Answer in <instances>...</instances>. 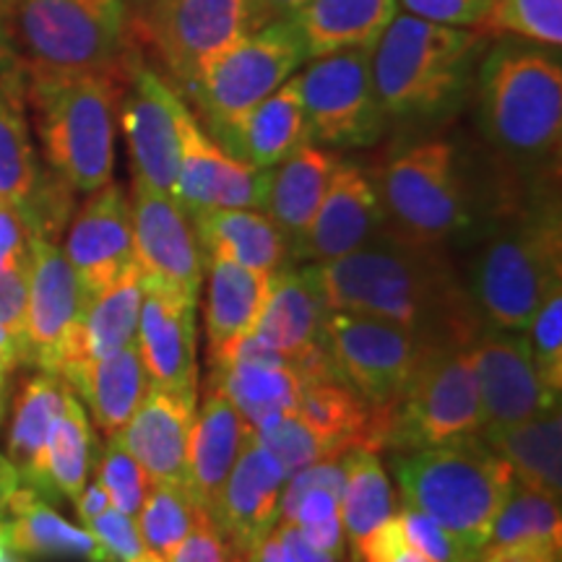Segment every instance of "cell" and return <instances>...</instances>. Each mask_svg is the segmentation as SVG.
<instances>
[{
  "label": "cell",
  "instance_id": "cell-28",
  "mask_svg": "<svg viewBox=\"0 0 562 562\" xmlns=\"http://www.w3.org/2000/svg\"><path fill=\"white\" fill-rule=\"evenodd\" d=\"M250 432L252 427L240 417L227 393L214 383L203 385L201 404L195 406L191 435H188L186 484L193 501L206 513L220 495L237 456L243 453Z\"/></svg>",
  "mask_w": 562,
  "mask_h": 562
},
{
  "label": "cell",
  "instance_id": "cell-59",
  "mask_svg": "<svg viewBox=\"0 0 562 562\" xmlns=\"http://www.w3.org/2000/svg\"><path fill=\"white\" fill-rule=\"evenodd\" d=\"M385 562H432V560H427L425 554H419V552L414 550V547L409 544V547H404V550H398L396 554H393V558H389Z\"/></svg>",
  "mask_w": 562,
  "mask_h": 562
},
{
  "label": "cell",
  "instance_id": "cell-13",
  "mask_svg": "<svg viewBox=\"0 0 562 562\" xmlns=\"http://www.w3.org/2000/svg\"><path fill=\"white\" fill-rule=\"evenodd\" d=\"M146 24L161 66L188 94L201 68L250 32L248 0H151Z\"/></svg>",
  "mask_w": 562,
  "mask_h": 562
},
{
  "label": "cell",
  "instance_id": "cell-30",
  "mask_svg": "<svg viewBox=\"0 0 562 562\" xmlns=\"http://www.w3.org/2000/svg\"><path fill=\"white\" fill-rule=\"evenodd\" d=\"M328 307L307 266L273 273L271 297L250 336L286 362L300 360L323 339Z\"/></svg>",
  "mask_w": 562,
  "mask_h": 562
},
{
  "label": "cell",
  "instance_id": "cell-43",
  "mask_svg": "<svg viewBox=\"0 0 562 562\" xmlns=\"http://www.w3.org/2000/svg\"><path fill=\"white\" fill-rule=\"evenodd\" d=\"M256 438L266 451L279 461V467L284 469L286 480H290L292 474H297L300 469L311 467L315 461L344 456L336 451L331 442L323 440L318 432H313L311 427L297 417V414H284V417L271 419L269 425H263L261 430H256Z\"/></svg>",
  "mask_w": 562,
  "mask_h": 562
},
{
  "label": "cell",
  "instance_id": "cell-45",
  "mask_svg": "<svg viewBox=\"0 0 562 562\" xmlns=\"http://www.w3.org/2000/svg\"><path fill=\"white\" fill-rule=\"evenodd\" d=\"M526 347L547 389H562V290H554L542 302L529 326L524 328Z\"/></svg>",
  "mask_w": 562,
  "mask_h": 562
},
{
  "label": "cell",
  "instance_id": "cell-37",
  "mask_svg": "<svg viewBox=\"0 0 562 562\" xmlns=\"http://www.w3.org/2000/svg\"><path fill=\"white\" fill-rule=\"evenodd\" d=\"M42 175L24 115L21 79L13 63L0 66V201L26 206Z\"/></svg>",
  "mask_w": 562,
  "mask_h": 562
},
{
  "label": "cell",
  "instance_id": "cell-27",
  "mask_svg": "<svg viewBox=\"0 0 562 562\" xmlns=\"http://www.w3.org/2000/svg\"><path fill=\"white\" fill-rule=\"evenodd\" d=\"M211 138L232 157L248 161L258 170H271L302 146L313 144L297 74Z\"/></svg>",
  "mask_w": 562,
  "mask_h": 562
},
{
  "label": "cell",
  "instance_id": "cell-15",
  "mask_svg": "<svg viewBox=\"0 0 562 562\" xmlns=\"http://www.w3.org/2000/svg\"><path fill=\"white\" fill-rule=\"evenodd\" d=\"M128 201L133 256L140 279L199 297L206 261L191 214L170 193H161L140 180H133Z\"/></svg>",
  "mask_w": 562,
  "mask_h": 562
},
{
  "label": "cell",
  "instance_id": "cell-29",
  "mask_svg": "<svg viewBox=\"0 0 562 562\" xmlns=\"http://www.w3.org/2000/svg\"><path fill=\"white\" fill-rule=\"evenodd\" d=\"M68 391L58 375L40 370V375L26 378L13 396L5 459L19 472L21 484L37 490L45 501L58 497L47 480V442L58 425Z\"/></svg>",
  "mask_w": 562,
  "mask_h": 562
},
{
  "label": "cell",
  "instance_id": "cell-31",
  "mask_svg": "<svg viewBox=\"0 0 562 562\" xmlns=\"http://www.w3.org/2000/svg\"><path fill=\"white\" fill-rule=\"evenodd\" d=\"M203 261H229L277 273L290 266V243L261 209H214L193 214Z\"/></svg>",
  "mask_w": 562,
  "mask_h": 562
},
{
  "label": "cell",
  "instance_id": "cell-1",
  "mask_svg": "<svg viewBox=\"0 0 562 562\" xmlns=\"http://www.w3.org/2000/svg\"><path fill=\"white\" fill-rule=\"evenodd\" d=\"M328 311L398 323L425 347H469L484 328L467 281L442 248L406 245L381 235L368 248L328 263H307Z\"/></svg>",
  "mask_w": 562,
  "mask_h": 562
},
{
  "label": "cell",
  "instance_id": "cell-54",
  "mask_svg": "<svg viewBox=\"0 0 562 562\" xmlns=\"http://www.w3.org/2000/svg\"><path fill=\"white\" fill-rule=\"evenodd\" d=\"M74 503H76V510H79V518L83 521V526H87L89 521H94V518L100 516V513L112 508L108 490H104L97 480L91 482V484L87 482V487L81 490V495L76 497Z\"/></svg>",
  "mask_w": 562,
  "mask_h": 562
},
{
  "label": "cell",
  "instance_id": "cell-5",
  "mask_svg": "<svg viewBox=\"0 0 562 562\" xmlns=\"http://www.w3.org/2000/svg\"><path fill=\"white\" fill-rule=\"evenodd\" d=\"M484 326L521 334L554 290H562V227L558 193L531 203L490 232L467 279Z\"/></svg>",
  "mask_w": 562,
  "mask_h": 562
},
{
  "label": "cell",
  "instance_id": "cell-57",
  "mask_svg": "<svg viewBox=\"0 0 562 562\" xmlns=\"http://www.w3.org/2000/svg\"><path fill=\"white\" fill-rule=\"evenodd\" d=\"M16 364H21V355L16 341L11 339V334L0 326V368L13 370Z\"/></svg>",
  "mask_w": 562,
  "mask_h": 562
},
{
  "label": "cell",
  "instance_id": "cell-26",
  "mask_svg": "<svg viewBox=\"0 0 562 562\" xmlns=\"http://www.w3.org/2000/svg\"><path fill=\"white\" fill-rule=\"evenodd\" d=\"M140 302H144V284H140L138 266H133L121 279L112 281L108 290L87 300L79 323L68 336L55 375L70 385L87 364L136 341Z\"/></svg>",
  "mask_w": 562,
  "mask_h": 562
},
{
  "label": "cell",
  "instance_id": "cell-7",
  "mask_svg": "<svg viewBox=\"0 0 562 562\" xmlns=\"http://www.w3.org/2000/svg\"><path fill=\"white\" fill-rule=\"evenodd\" d=\"M128 0H0V45L19 68L100 70L128 81Z\"/></svg>",
  "mask_w": 562,
  "mask_h": 562
},
{
  "label": "cell",
  "instance_id": "cell-25",
  "mask_svg": "<svg viewBox=\"0 0 562 562\" xmlns=\"http://www.w3.org/2000/svg\"><path fill=\"white\" fill-rule=\"evenodd\" d=\"M206 383L220 385L227 393L252 432L261 430L271 419L297 412L302 391V381L292 362L261 347L252 336L232 351L224 368L211 370Z\"/></svg>",
  "mask_w": 562,
  "mask_h": 562
},
{
  "label": "cell",
  "instance_id": "cell-6",
  "mask_svg": "<svg viewBox=\"0 0 562 562\" xmlns=\"http://www.w3.org/2000/svg\"><path fill=\"white\" fill-rule=\"evenodd\" d=\"M391 463L406 508L430 516L480 558L497 513L516 487L510 467L482 435L396 453Z\"/></svg>",
  "mask_w": 562,
  "mask_h": 562
},
{
  "label": "cell",
  "instance_id": "cell-20",
  "mask_svg": "<svg viewBox=\"0 0 562 562\" xmlns=\"http://www.w3.org/2000/svg\"><path fill=\"white\" fill-rule=\"evenodd\" d=\"M136 344L149 383L157 389L199 393V297L172 286L144 281Z\"/></svg>",
  "mask_w": 562,
  "mask_h": 562
},
{
  "label": "cell",
  "instance_id": "cell-18",
  "mask_svg": "<svg viewBox=\"0 0 562 562\" xmlns=\"http://www.w3.org/2000/svg\"><path fill=\"white\" fill-rule=\"evenodd\" d=\"M87 294L58 243L32 240L26 271L24 362L55 375L74 326L81 318Z\"/></svg>",
  "mask_w": 562,
  "mask_h": 562
},
{
  "label": "cell",
  "instance_id": "cell-2",
  "mask_svg": "<svg viewBox=\"0 0 562 562\" xmlns=\"http://www.w3.org/2000/svg\"><path fill=\"white\" fill-rule=\"evenodd\" d=\"M476 68V121L492 151L533 182L558 178L562 58L558 47L490 37Z\"/></svg>",
  "mask_w": 562,
  "mask_h": 562
},
{
  "label": "cell",
  "instance_id": "cell-44",
  "mask_svg": "<svg viewBox=\"0 0 562 562\" xmlns=\"http://www.w3.org/2000/svg\"><path fill=\"white\" fill-rule=\"evenodd\" d=\"M94 472L97 482L108 490L112 508L136 518L140 505H144L146 490H149V476H146L144 467L133 459L128 448L117 440V435L108 438V446L94 463Z\"/></svg>",
  "mask_w": 562,
  "mask_h": 562
},
{
  "label": "cell",
  "instance_id": "cell-48",
  "mask_svg": "<svg viewBox=\"0 0 562 562\" xmlns=\"http://www.w3.org/2000/svg\"><path fill=\"white\" fill-rule=\"evenodd\" d=\"M34 237L21 209L0 201V277L30 271Z\"/></svg>",
  "mask_w": 562,
  "mask_h": 562
},
{
  "label": "cell",
  "instance_id": "cell-47",
  "mask_svg": "<svg viewBox=\"0 0 562 562\" xmlns=\"http://www.w3.org/2000/svg\"><path fill=\"white\" fill-rule=\"evenodd\" d=\"M492 0H398V9L409 16L456 30H482Z\"/></svg>",
  "mask_w": 562,
  "mask_h": 562
},
{
  "label": "cell",
  "instance_id": "cell-55",
  "mask_svg": "<svg viewBox=\"0 0 562 562\" xmlns=\"http://www.w3.org/2000/svg\"><path fill=\"white\" fill-rule=\"evenodd\" d=\"M248 562H294L292 554L286 552V547L281 544L277 529H271L266 537L258 539L256 544L245 552Z\"/></svg>",
  "mask_w": 562,
  "mask_h": 562
},
{
  "label": "cell",
  "instance_id": "cell-16",
  "mask_svg": "<svg viewBox=\"0 0 562 562\" xmlns=\"http://www.w3.org/2000/svg\"><path fill=\"white\" fill-rule=\"evenodd\" d=\"M480 389L482 432L503 430L560 406V393L547 389L518 331L484 326L469 344Z\"/></svg>",
  "mask_w": 562,
  "mask_h": 562
},
{
  "label": "cell",
  "instance_id": "cell-56",
  "mask_svg": "<svg viewBox=\"0 0 562 562\" xmlns=\"http://www.w3.org/2000/svg\"><path fill=\"white\" fill-rule=\"evenodd\" d=\"M19 484H21L19 472L11 467V461L5 459V456H0V516L5 513L9 497L13 495V490H16Z\"/></svg>",
  "mask_w": 562,
  "mask_h": 562
},
{
  "label": "cell",
  "instance_id": "cell-12",
  "mask_svg": "<svg viewBox=\"0 0 562 562\" xmlns=\"http://www.w3.org/2000/svg\"><path fill=\"white\" fill-rule=\"evenodd\" d=\"M321 341L341 381L383 414L398 404L425 349L398 323L347 311H328Z\"/></svg>",
  "mask_w": 562,
  "mask_h": 562
},
{
  "label": "cell",
  "instance_id": "cell-22",
  "mask_svg": "<svg viewBox=\"0 0 562 562\" xmlns=\"http://www.w3.org/2000/svg\"><path fill=\"white\" fill-rule=\"evenodd\" d=\"M286 484L284 469L258 442L256 432L245 440L243 453L224 480L209 516L229 547L248 552L266 537L279 518V497Z\"/></svg>",
  "mask_w": 562,
  "mask_h": 562
},
{
  "label": "cell",
  "instance_id": "cell-38",
  "mask_svg": "<svg viewBox=\"0 0 562 562\" xmlns=\"http://www.w3.org/2000/svg\"><path fill=\"white\" fill-rule=\"evenodd\" d=\"M341 459L347 480L341 490L339 518L357 560L364 539L391 516H396V497H393L391 480L375 451L349 448Z\"/></svg>",
  "mask_w": 562,
  "mask_h": 562
},
{
  "label": "cell",
  "instance_id": "cell-8",
  "mask_svg": "<svg viewBox=\"0 0 562 562\" xmlns=\"http://www.w3.org/2000/svg\"><path fill=\"white\" fill-rule=\"evenodd\" d=\"M383 235L422 248H446L472 224L459 151L448 138H422L385 161L375 180Z\"/></svg>",
  "mask_w": 562,
  "mask_h": 562
},
{
  "label": "cell",
  "instance_id": "cell-19",
  "mask_svg": "<svg viewBox=\"0 0 562 562\" xmlns=\"http://www.w3.org/2000/svg\"><path fill=\"white\" fill-rule=\"evenodd\" d=\"M381 235L383 209L375 191V178H370L360 165L341 159L311 224L290 245V261H336L368 248Z\"/></svg>",
  "mask_w": 562,
  "mask_h": 562
},
{
  "label": "cell",
  "instance_id": "cell-32",
  "mask_svg": "<svg viewBox=\"0 0 562 562\" xmlns=\"http://www.w3.org/2000/svg\"><path fill=\"white\" fill-rule=\"evenodd\" d=\"M398 0H311L290 19L305 58L344 50H372L396 19Z\"/></svg>",
  "mask_w": 562,
  "mask_h": 562
},
{
  "label": "cell",
  "instance_id": "cell-46",
  "mask_svg": "<svg viewBox=\"0 0 562 562\" xmlns=\"http://www.w3.org/2000/svg\"><path fill=\"white\" fill-rule=\"evenodd\" d=\"M398 518H402L404 533L406 539H409V544L419 554H425L427 560L432 562H474L476 560L472 552L463 550L451 533L442 529L440 524H435L430 516H425V513L406 508L404 505L402 513H398Z\"/></svg>",
  "mask_w": 562,
  "mask_h": 562
},
{
  "label": "cell",
  "instance_id": "cell-23",
  "mask_svg": "<svg viewBox=\"0 0 562 562\" xmlns=\"http://www.w3.org/2000/svg\"><path fill=\"white\" fill-rule=\"evenodd\" d=\"M199 406V393L149 385L117 440L144 467L149 482L188 480V435Z\"/></svg>",
  "mask_w": 562,
  "mask_h": 562
},
{
  "label": "cell",
  "instance_id": "cell-9",
  "mask_svg": "<svg viewBox=\"0 0 562 562\" xmlns=\"http://www.w3.org/2000/svg\"><path fill=\"white\" fill-rule=\"evenodd\" d=\"M482 404L472 351L463 344L425 347L389 414L385 446L398 453L482 435Z\"/></svg>",
  "mask_w": 562,
  "mask_h": 562
},
{
  "label": "cell",
  "instance_id": "cell-49",
  "mask_svg": "<svg viewBox=\"0 0 562 562\" xmlns=\"http://www.w3.org/2000/svg\"><path fill=\"white\" fill-rule=\"evenodd\" d=\"M227 550V539L222 537V531L211 521L209 513L201 510L191 533L182 539V544L172 552V558L167 562H224Z\"/></svg>",
  "mask_w": 562,
  "mask_h": 562
},
{
  "label": "cell",
  "instance_id": "cell-42",
  "mask_svg": "<svg viewBox=\"0 0 562 562\" xmlns=\"http://www.w3.org/2000/svg\"><path fill=\"white\" fill-rule=\"evenodd\" d=\"M487 37L562 47V0H492L482 21Z\"/></svg>",
  "mask_w": 562,
  "mask_h": 562
},
{
  "label": "cell",
  "instance_id": "cell-62",
  "mask_svg": "<svg viewBox=\"0 0 562 562\" xmlns=\"http://www.w3.org/2000/svg\"><path fill=\"white\" fill-rule=\"evenodd\" d=\"M3 63H9V55H5L3 45H0V66H3Z\"/></svg>",
  "mask_w": 562,
  "mask_h": 562
},
{
  "label": "cell",
  "instance_id": "cell-58",
  "mask_svg": "<svg viewBox=\"0 0 562 562\" xmlns=\"http://www.w3.org/2000/svg\"><path fill=\"white\" fill-rule=\"evenodd\" d=\"M0 562H24V560H21V552H16L9 544V537H5V524L3 521H0Z\"/></svg>",
  "mask_w": 562,
  "mask_h": 562
},
{
  "label": "cell",
  "instance_id": "cell-21",
  "mask_svg": "<svg viewBox=\"0 0 562 562\" xmlns=\"http://www.w3.org/2000/svg\"><path fill=\"white\" fill-rule=\"evenodd\" d=\"M68 263L74 266L81 290L89 297L108 290L136 266L131 232V201L117 182L89 193L66 232Z\"/></svg>",
  "mask_w": 562,
  "mask_h": 562
},
{
  "label": "cell",
  "instance_id": "cell-41",
  "mask_svg": "<svg viewBox=\"0 0 562 562\" xmlns=\"http://www.w3.org/2000/svg\"><path fill=\"white\" fill-rule=\"evenodd\" d=\"M513 542H547L562 547L560 501L516 484L492 524L487 547Z\"/></svg>",
  "mask_w": 562,
  "mask_h": 562
},
{
  "label": "cell",
  "instance_id": "cell-60",
  "mask_svg": "<svg viewBox=\"0 0 562 562\" xmlns=\"http://www.w3.org/2000/svg\"><path fill=\"white\" fill-rule=\"evenodd\" d=\"M131 562H167L165 558H161V554H157L154 550H149V547H146L144 552L138 554V558H133Z\"/></svg>",
  "mask_w": 562,
  "mask_h": 562
},
{
  "label": "cell",
  "instance_id": "cell-53",
  "mask_svg": "<svg viewBox=\"0 0 562 562\" xmlns=\"http://www.w3.org/2000/svg\"><path fill=\"white\" fill-rule=\"evenodd\" d=\"M273 529H277L281 544L286 547V552L292 554L294 562H339L336 558H331V554L315 550L313 544H307L305 539H302V533L297 531V526H294V524L277 521V526H273Z\"/></svg>",
  "mask_w": 562,
  "mask_h": 562
},
{
  "label": "cell",
  "instance_id": "cell-50",
  "mask_svg": "<svg viewBox=\"0 0 562 562\" xmlns=\"http://www.w3.org/2000/svg\"><path fill=\"white\" fill-rule=\"evenodd\" d=\"M474 562H560V544L513 542L484 547Z\"/></svg>",
  "mask_w": 562,
  "mask_h": 562
},
{
  "label": "cell",
  "instance_id": "cell-14",
  "mask_svg": "<svg viewBox=\"0 0 562 562\" xmlns=\"http://www.w3.org/2000/svg\"><path fill=\"white\" fill-rule=\"evenodd\" d=\"M125 83L128 91L121 97L117 121L128 140L133 180L172 195L180 167V121L188 104L170 81L144 66H133Z\"/></svg>",
  "mask_w": 562,
  "mask_h": 562
},
{
  "label": "cell",
  "instance_id": "cell-17",
  "mask_svg": "<svg viewBox=\"0 0 562 562\" xmlns=\"http://www.w3.org/2000/svg\"><path fill=\"white\" fill-rule=\"evenodd\" d=\"M269 178L271 170H258L224 151L186 108L180 121V167L172 195L188 214L214 209L263 211Z\"/></svg>",
  "mask_w": 562,
  "mask_h": 562
},
{
  "label": "cell",
  "instance_id": "cell-4",
  "mask_svg": "<svg viewBox=\"0 0 562 562\" xmlns=\"http://www.w3.org/2000/svg\"><path fill=\"white\" fill-rule=\"evenodd\" d=\"M490 37L396 13L370 50L372 83L385 123H432L469 94Z\"/></svg>",
  "mask_w": 562,
  "mask_h": 562
},
{
  "label": "cell",
  "instance_id": "cell-61",
  "mask_svg": "<svg viewBox=\"0 0 562 562\" xmlns=\"http://www.w3.org/2000/svg\"><path fill=\"white\" fill-rule=\"evenodd\" d=\"M224 562H248V558H245V552L235 550V547H229L227 558H224Z\"/></svg>",
  "mask_w": 562,
  "mask_h": 562
},
{
  "label": "cell",
  "instance_id": "cell-36",
  "mask_svg": "<svg viewBox=\"0 0 562 562\" xmlns=\"http://www.w3.org/2000/svg\"><path fill=\"white\" fill-rule=\"evenodd\" d=\"M482 440L508 463L513 480L560 501L562 495V417L558 409L539 417L482 432Z\"/></svg>",
  "mask_w": 562,
  "mask_h": 562
},
{
  "label": "cell",
  "instance_id": "cell-52",
  "mask_svg": "<svg viewBox=\"0 0 562 562\" xmlns=\"http://www.w3.org/2000/svg\"><path fill=\"white\" fill-rule=\"evenodd\" d=\"M311 0H248V24L250 32L263 30V26L290 21L300 13Z\"/></svg>",
  "mask_w": 562,
  "mask_h": 562
},
{
  "label": "cell",
  "instance_id": "cell-11",
  "mask_svg": "<svg viewBox=\"0 0 562 562\" xmlns=\"http://www.w3.org/2000/svg\"><path fill=\"white\" fill-rule=\"evenodd\" d=\"M311 140L323 149H364L378 144L385 117L372 83L370 50H344L307 60L297 70Z\"/></svg>",
  "mask_w": 562,
  "mask_h": 562
},
{
  "label": "cell",
  "instance_id": "cell-3",
  "mask_svg": "<svg viewBox=\"0 0 562 562\" xmlns=\"http://www.w3.org/2000/svg\"><path fill=\"white\" fill-rule=\"evenodd\" d=\"M21 97L53 175L74 193L112 182L123 79L100 70L19 68Z\"/></svg>",
  "mask_w": 562,
  "mask_h": 562
},
{
  "label": "cell",
  "instance_id": "cell-63",
  "mask_svg": "<svg viewBox=\"0 0 562 562\" xmlns=\"http://www.w3.org/2000/svg\"><path fill=\"white\" fill-rule=\"evenodd\" d=\"M3 389H5V383H0V414H3Z\"/></svg>",
  "mask_w": 562,
  "mask_h": 562
},
{
  "label": "cell",
  "instance_id": "cell-39",
  "mask_svg": "<svg viewBox=\"0 0 562 562\" xmlns=\"http://www.w3.org/2000/svg\"><path fill=\"white\" fill-rule=\"evenodd\" d=\"M97 463V438L87 412L74 391H68L63 414L47 442V480L58 497L76 501L87 487Z\"/></svg>",
  "mask_w": 562,
  "mask_h": 562
},
{
  "label": "cell",
  "instance_id": "cell-64",
  "mask_svg": "<svg viewBox=\"0 0 562 562\" xmlns=\"http://www.w3.org/2000/svg\"><path fill=\"white\" fill-rule=\"evenodd\" d=\"M5 375H9V370L0 368V383H5Z\"/></svg>",
  "mask_w": 562,
  "mask_h": 562
},
{
  "label": "cell",
  "instance_id": "cell-51",
  "mask_svg": "<svg viewBox=\"0 0 562 562\" xmlns=\"http://www.w3.org/2000/svg\"><path fill=\"white\" fill-rule=\"evenodd\" d=\"M297 531L302 533V539H305L307 544L315 547V550L331 554L336 560H344V552H347V533H344L339 516L321 524L297 526Z\"/></svg>",
  "mask_w": 562,
  "mask_h": 562
},
{
  "label": "cell",
  "instance_id": "cell-10",
  "mask_svg": "<svg viewBox=\"0 0 562 562\" xmlns=\"http://www.w3.org/2000/svg\"><path fill=\"white\" fill-rule=\"evenodd\" d=\"M302 63H307L305 47L292 21H279L216 53L195 76L188 97L209 123V136H216L290 81Z\"/></svg>",
  "mask_w": 562,
  "mask_h": 562
},
{
  "label": "cell",
  "instance_id": "cell-40",
  "mask_svg": "<svg viewBox=\"0 0 562 562\" xmlns=\"http://www.w3.org/2000/svg\"><path fill=\"white\" fill-rule=\"evenodd\" d=\"M201 510L186 482H149L136 516L140 539L149 550L170 560L199 521Z\"/></svg>",
  "mask_w": 562,
  "mask_h": 562
},
{
  "label": "cell",
  "instance_id": "cell-33",
  "mask_svg": "<svg viewBox=\"0 0 562 562\" xmlns=\"http://www.w3.org/2000/svg\"><path fill=\"white\" fill-rule=\"evenodd\" d=\"M339 154L323 146H302L271 167L269 191H266L263 214L277 224L286 243H294L311 224L326 195L331 178L339 167Z\"/></svg>",
  "mask_w": 562,
  "mask_h": 562
},
{
  "label": "cell",
  "instance_id": "cell-24",
  "mask_svg": "<svg viewBox=\"0 0 562 562\" xmlns=\"http://www.w3.org/2000/svg\"><path fill=\"white\" fill-rule=\"evenodd\" d=\"M206 297H203V334L211 370L227 364L240 344L256 331L271 297L273 273L252 271L229 261L206 263Z\"/></svg>",
  "mask_w": 562,
  "mask_h": 562
},
{
  "label": "cell",
  "instance_id": "cell-34",
  "mask_svg": "<svg viewBox=\"0 0 562 562\" xmlns=\"http://www.w3.org/2000/svg\"><path fill=\"white\" fill-rule=\"evenodd\" d=\"M5 524L9 544L21 554H42V558H76L83 562H110L100 539L89 529L68 524L37 490L19 484L9 497Z\"/></svg>",
  "mask_w": 562,
  "mask_h": 562
},
{
  "label": "cell",
  "instance_id": "cell-35",
  "mask_svg": "<svg viewBox=\"0 0 562 562\" xmlns=\"http://www.w3.org/2000/svg\"><path fill=\"white\" fill-rule=\"evenodd\" d=\"M144 360H140L138 344L112 351L102 360L91 362L70 381L68 389L79 393L89 404L97 430L104 438H115L128 425L133 412L144 402L149 391Z\"/></svg>",
  "mask_w": 562,
  "mask_h": 562
}]
</instances>
